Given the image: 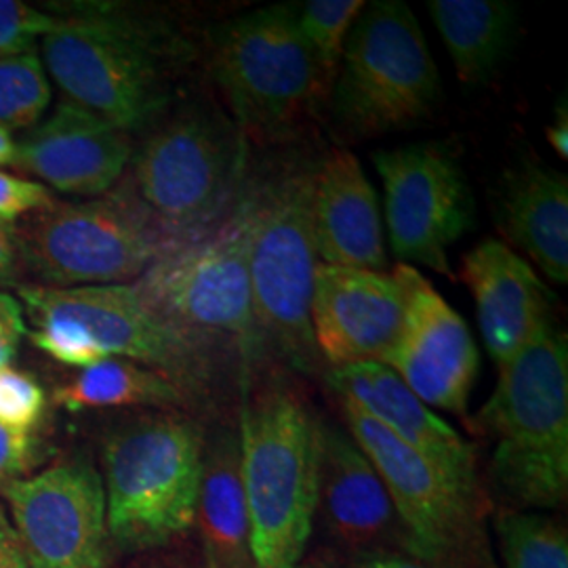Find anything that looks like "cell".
<instances>
[{
    "instance_id": "obj_34",
    "label": "cell",
    "mask_w": 568,
    "mask_h": 568,
    "mask_svg": "<svg viewBox=\"0 0 568 568\" xmlns=\"http://www.w3.org/2000/svg\"><path fill=\"white\" fill-rule=\"evenodd\" d=\"M0 568H30L9 511L0 506Z\"/></svg>"
},
{
    "instance_id": "obj_12",
    "label": "cell",
    "mask_w": 568,
    "mask_h": 568,
    "mask_svg": "<svg viewBox=\"0 0 568 568\" xmlns=\"http://www.w3.org/2000/svg\"><path fill=\"white\" fill-rule=\"evenodd\" d=\"M0 490L30 568H105V493L91 462L68 459Z\"/></svg>"
},
{
    "instance_id": "obj_15",
    "label": "cell",
    "mask_w": 568,
    "mask_h": 568,
    "mask_svg": "<svg viewBox=\"0 0 568 568\" xmlns=\"http://www.w3.org/2000/svg\"><path fill=\"white\" fill-rule=\"evenodd\" d=\"M339 400L349 436L363 448L389 493L405 528L408 554L422 560H438L457 548L466 532L474 497L358 406Z\"/></svg>"
},
{
    "instance_id": "obj_33",
    "label": "cell",
    "mask_w": 568,
    "mask_h": 568,
    "mask_svg": "<svg viewBox=\"0 0 568 568\" xmlns=\"http://www.w3.org/2000/svg\"><path fill=\"white\" fill-rule=\"evenodd\" d=\"M41 445L32 434L0 426V488L20 480L37 464Z\"/></svg>"
},
{
    "instance_id": "obj_13",
    "label": "cell",
    "mask_w": 568,
    "mask_h": 568,
    "mask_svg": "<svg viewBox=\"0 0 568 568\" xmlns=\"http://www.w3.org/2000/svg\"><path fill=\"white\" fill-rule=\"evenodd\" d=\"M18 297L32 321L58 316L81 326L105 358L148 366L180 387L203 371V345L166 325L133 284L77 288L28 284L18 288Z\"/></svg>"
},
{
    "instance_id": "obj_10",
    "label": "cell",
    "mask_w": 568,
    "mask_h": 568,
    "mask_svg": "<svg viewBox=\"0 0 568 568\" xmlns=\"http://www.w3.org/2000/svg\"><path fill=\"white\" fill-rule=\"evenodd\" d=\"M312 173L291 169L251 196L248 274L255 331L295 363L321 358L312 318L318 255L312 234Z\"/></svg>"
},
{
    "instance_id": "obj_19",
    "label": "cell",
    "mask_w": 568,
    "mask_h": 568,
    "mask_svg": "<svg viewBox=\"0 0 568 568\" xmlns=\"http://www.w3.org/2000/svg\"><path fill=\"white\" fill-rule=\"evenodd\" d=\"M462 281L474 297L483 342L497 368L509 363L551 318L554 293L548 284L501 241L488 239L471 248L464 257Z\"/></svg>"
},
{
    "instance_id": "obj_21",
    "label": "cell",
    "mask_w": 568,
    "mask_h": 568,
    "mask_svg": "<svg viewBox=\"0 0 568 568\" xmlns=\"http://www.w3.org/2000/svg\"><path fill=\"white\" fill-rule=\"evenodd\" d=\"M318 509L328 530L349 548H382L400 541L405 528L379 474L347 429L321 426Z\"/></svg>"
},
{
    "instance_id": "obj_32",
    "label": "cell",
    "mask_w": 568,
    "mask_h": 568,
    "mask_svg": "<svg viewBox=\"0 0 568 568\" xmlns=\"http://www.w3.org/2000/svg\"><path fill=\"white\" fill-rule=\"evenodd\" d=\"M53 194L37 180H26L0 171V220L16 224L53 203Z\"/></svg>"
},
{
    "instance_id": "obj_26",
    "label": "cell",
    "mask_w": 568,
    "mask_h": 568,
    "mask_svg": "<svg viewBox=\"0 0 568 568\" xmlns=\"http://www.w3.org/2000/svg\"><path fill=\"white\" fill-rule=\"evenodd\" d=\"M497 539L504 568H568L567 530L544 514H499Z\"/></svg>"
},
{
    "instance_id": "obj_31",
    "label": "cell",
    "mask_w": 568,
    "mask_h": 568,
    "mask_svg": "<svg viewBox=\"0 0 568 568\" xmlns=\"http://www.w3.org/2000/svg\"><path fill=\"white\" fill-rule=\"evenodd\" d=\"M58 18L20 0H0V58L34 53L37 39H44Z\"/></svg>"
},
{
    "instance_id": "obj_30",
    "label": "cell",
    "mask_w": 568,
    "mask_h": 568,
    "mask_svg": "<svg viewBox=\"0 0 568 568\" xmlns=\"http://www.w3.org/2000/svg\"><path fill=\"white\" fill-rule=\"evenodd\" d=\"M47 405L39 382L11 366L0 368V426L32 434Z\"/></svg>"
},
{
    "instance_id": "obj_39",
    "label": "cell",
    "mask_w": 568,
    "mask_h": 568,
    "mask_svg": "<svg viewBox=\"0 0 568 568\" xmlns=\"http://www.w3.org/2000/svg\"><path fill=\"white\" fill-rule=\"evenodd\" d=\"M18 154V142L13 140L11 131L0 126V169L2 166H13Z\"/></svg>"
},
{
    "instance_id": "obj_38",
    "label": "cell",
    "mask_w": 568,
    "mask_h": 568,
    "mask_svg": "<svg viewBox=\"0 0 568 568\" xmlns=\"http://www.w3.org/2000/svg\"><path fill=\"white\" fill-rule=\"evenodd\" d=\"M358 568H426L398 554H368Z\"/></svg>"
},
{
    "instance_id": "obj_20",
    "label": "cell",
    "mask_w": 568,
    "mask_h": 568,
    "mask_svg": "<svg viewBox=\"0 0 568 568\" xmlns=\"http://www.w3.org/2000/svg\"><path fill=\"white\" fill-rule=\"evenodd\" d=\"M310 215L321 264L386 272L377 192L349 150H333L314 169Z\"/></svg>"
},
{
    "instance_id": "obj_5",
    "label": "cell",
    "mask_w": 568,
    "mask_h": 568,
    "mask_svg": "<svg viewBox=\"0 0 568 568\" xmlns=\"http://www.w3.org/2000/svg\"><path fill=\"white\" fill-rule=\"evenodd\" d=\"M203 436L178 417H152L116 429L103 447L110 546L161 548L196 523Z\"/></svg>"
},
{
    "instance_id": "obj_36",
    "label": "cell",
    "mask_w": 568,
    "mask_h": 568,
    "mask_svg": "<svg viewBox=\"0 0 568 568\" xmlns=\"http://www.w3.org/2000/svg\"><path fill=\"white\" fill-rule=\"evenodd\" d=\"M18 243H16V224L0 220V284L13 283L18 272Z\"/></svg>"
},
{
    "instance_id": "obj_14",
    "label": "cell",
    "mask_w": 568,
    "mask_h": 568,
    "mask_svg": "<svg viewBox=\"0 0 568 568\" xmlns=\"http://www.w3.org/2000/svg\"><path fill=\"white\" fill-rule=\"evenodd\" d=\"M406 295L403 333L384 365L429 408L466 415L480 354L466 321L415 265L396 264Z\"/></svg>"
},
{
    "instance_id": "obj_24",
    "label": "cell",
    "mask_w": 568,
    "mask_h": 568,
    "mask_svg": "<svg viewBox=\"0 0 568 568\" xmlns=\"http://www.w3.org/2000/svg\"><path fill=\"white\" fill-rule=\"evenodd\" d=\"M429 18L447 47L457 79L480 87L490 81L518 34V9L508 0H429Z\"/></svg>"
},
{
    "instance_id": "obj_28",
    "label": "cell",
    "mask_w": 568,
    "mask_h": 568,
    "mask_svg": "<svg viewBox=\"0 0 568 568\" xmlns=\"http://www.w3.org/2000/svg\"><path fill=\"white\" fill-rule=\"evenodd\" d=\"M51 103V84L37 53L0 58V126L32 129Z\"/></svg>"
},
{
    "instance_id": "obj_22",
    "label": "cell",
    "mask_w": 568,
    "mask_h": 568,
    "mask_svg": "<svg viewBox=\"0 0 568 568\" xmlns=\"http://www.w3.org/2000/svg\"><path fill=\"white\" fill-rule=\"evenodd\" d=\"M495 222L551 283H568V180L532 154L508 166L495 187Z\"/></svg>"
},
{
    "instance_id": "obj_11",
    "label": "cell",
    "mask_w": 568,
    "mask_h": 568,
    "mask_svg": "<svg viewBox=\"0 0 568 568\" xmlns=\"http://www.w3.org/2000/svg\"><path fill=\"white\" fill-rule=\"evenodd\" d=\"M387 236L400 264L455 278L448 251L474 227V199L455 152L443 142L379 150Z\"/></svg>"
},
{
    "instance_id": "obj_29",
    "label": "cell",
    "mask_w": 568,
    "mask_h": 568,
    "mask_svg": "<svg viewBox=\"0 0 568 568\" xmlns=\"http://www.w3.org/2000/svg\"><path fill=\"white\" fill-rule=\"evenodd\" d=\"M32 323L37 325V331L30 335L32 344L61 365L87 368L105 361L102 349L93 344V339L72 321L47 316V318H37Z\"/></svg>"
},
{
    "instance_id": "obj_7",
    "label": "cell",
    "mask_w": 568,
    "mask_h": 568,
    "mask_svg": "<svg viewBox=\"0 0 568 568\" xmlns=\"http://www.w3.org/2000/svg\"><path fill=\"white\" fill-rule=\"evenodd\" d=\"M18 257L49 288L138 281L171 243L126 187L82 203L53 201L16 225Z\"/></svg>"
},
{
    "instance_id": "obj_9",
    "label": "cell",
    "mask_w": 568,
    "mask_h": 568,
    "mask_svg": "<svg viewBox=\"0 0 568 568\" xmlns=\"http://www.w3.org/2000/svg\"><path fill=\"white\" fill-rule=\"evenodd\" d=\"M251 196L201 236L175 244L133 283L143 302L194 344L257 335L248 251Z\"/></svg>"
},
{
    "instance_id": "obj_2",
    "label": "cell",
    "mask_w": 568,
    "mask_h": 568,
    "mask_svg": "<svg viewBox=\"0 0 568 568\" xmlns=\"http://www.w3.org/2000/svg\"><path fill=\"white\" fill-rule=\"evenodd\" d=\"M474 429L493 443L490 474L516 508L554 509L568 490V339L554 316L499 366Z\"/></svg>"
},
{
    "instance_id": "obj_4",
    "label": "cell",
    "mask_w": 568,
    "mask_h": 568,
    "mask_svg": "<svg viewBox=\"0 0 568 568\" xmlns=\"http://www.w3.org/2000/svg\"><path fill=\"white\" fill-rule=\"evenodd\" d=\"M443 95L419 20L403 0L365 2L331 87L335 126L373 140L427 121Z\"/></svg>"
},
{
    "instance_id": "obj_27",
    "label": "cell",
    "mask_w": 568,
    "mask_h": 568,
    "mask_svg": "<svg viewBox=\"0 0 568 568\" xmlns=\"http://www.w3.org/2000/svg\"><path fill=\"white\" fill-rule=\"evenodd\" d=\"M363 7V0H307L297 4L300 30L316 58L326 95L335 81L347 34Z\"/></svg>"
},
{
    "instance_id": "obj_3",
    "label": "cell",
    "mask_w": 568,
    "mask_h": 568,
    "mask_svg": "<svg viewBox=\"0 0 568 568\" xmlns=\"http://www.w3.org/2000/svg\"><path fill=\"white\" fill-rule=\"evenodd\" d=\"M239 447L253 568H300L318 511L321 424L297 394L267 387L243 405Z\"/></svg>"
},
{
    "instance_id": "obj_6",
    "label": "cell",
    "mask_w": 568,
    "mask_h": 568,
    "mask_svg": "<svg viewBox=\"0 0 568 568\" xmlns=\"http://www.w3.org/2000/svg\"><path fill=\"white\" fill-rule=\"evenodd\" d=\"M211 72L239 131L260 142L288 138L326 95L291 2L220 23L211 39Z\"/></svg>"
},
{
    "instance_id": "obj_37",
    "label": "cell",
    "mask_w": 568,
    "mask_h": 568,
    "mask_svg": "<svg viewBox=\"0 0 568 568\" xmlns=\"http://www.w3.org/2000/svg\"><path fill=\"white\" fill-rule=\"evenodd\" d=\"M546 138H548L551 150L556 152L558 159L567 161L568 159V108H567V95H562L560 103L556 105V112H554V121L546 131Z\"/></svg>"
},
{
    "instance_id": "obj_1",
    "label": "cell",
    "mask_w": 568,
    "mask_h": 568,
    "mask_svg": "<svg viewBox=\"0 0 568 568\" xmlns=\"http://www.w3.org/2000/svg\"><path fill=\"white\" fill-rule=\"evenodd\" d=\"M187 47L166 26L121 4H82L42 39L47 77L84 110L122 131L159 121Z\"/></svg>"
},
{
    "instance_id": "obj_35",
    "label": "cell",
    "mask_w": 568,
    "mask_h": 568,
    "mask_svg": "<svg viewBox=\"0 0 568 568\" xmlns=\"http://www.w3.org/2000/svg\"><path fill=\"white\" fill-rule=\"evenodd\" d=\"M23 335H28L23 307L16 297L0 293V337H11L20 342Z\"/></svg>"
},
{
    "instance_id": "obj_17",
    "label": "cell",
    "mask_w": 568,
    "mask_h": 568,
    "mask_svg": "<svg viewBox=\"0 0 568 568\" xmlns=\"http://www.w3.org/2000/svg\"><path fill=\"white\" fill-rule=\"evenodd\" d=\"M131 156L126 131L68 100L21 138L13 166L61 194L98 199L119 185Z\"/></svg>"
},
{
    "instance_id": "obj_16",
    "label": "cell",
    "mask_w": 568,
    "mask_h": 568,
    "mask_svg": "<svg viewBox=\"0 0 568 568\" xmlns=\"http://www.w3.org/2000/svg\"><path fill=\"white\" fill-rule=\"evenodd\" d=\"M406 295L394 274L316 265L310 318L331 368L382 363L405 325Z\"/></svg>"
},
{
    "instance_id": "obj_18",
    "label": "cell",
    "mask_w": 568,
    "mask_h": 568,
    "mask_svg": "<svg viewBox=\"0 0 568 568\" xmlns=\"http://www.w3.org/2000/svg\"><path fill=\"white\" fill-rule=\"evenodd\" d=\"M328 384L339 394V398L358 406L408 447L419 450L434 466L443 469L457 487L474 497V448L426 403H422L389 366L363 363L331 368Z\"/></svg>"
},
{
    "instance_id": "obj_23",
    "label": "cell",
    "mask_w": 568,
    "mask_h": 568,
    "mask_svg": "<svg viewBox=\"0 0 568 568\" xmlns=\"http://www.w3.org/2000/svg\"><path fill=\"white\" fill-rule=\"evenodd\" d=\"M209 568H253L239 436L224 434L204 448L196 506Z\"/></svg>"
},
{
    "instance_id": "obj_8",
    "label": "cell",
    "mask_w": 568,
    "mask_h": 568,
    "mask_svg": "<svg viewBox=\"0 0 568 568\" xmlns=\"http://www.w3.org/2000/svg\"><path fill=\"white\" fill-rule=\"evenodd\" d=\"M243 133L201 110L159 126L131 156L126 190L173 244L220 222L241 178Z\"/></svg>"
},
{
    "instance_id": "obj_25",
    "label": "cell",
    "mask_w": 568,
    "mask_h": 568,
    "mask_svg": "<svg viewBox=\"0 0 568 568\" xmlns=\"http://www.w3.org/2000/svg\"><path fill=\"white\" fill-rule=\"evenodd\" d=\"M55 403L68 410L116 408V406H175L183 403V389L166 375L148 366L105 358L55 392Z\"/></svg>"
}]
</instances>
